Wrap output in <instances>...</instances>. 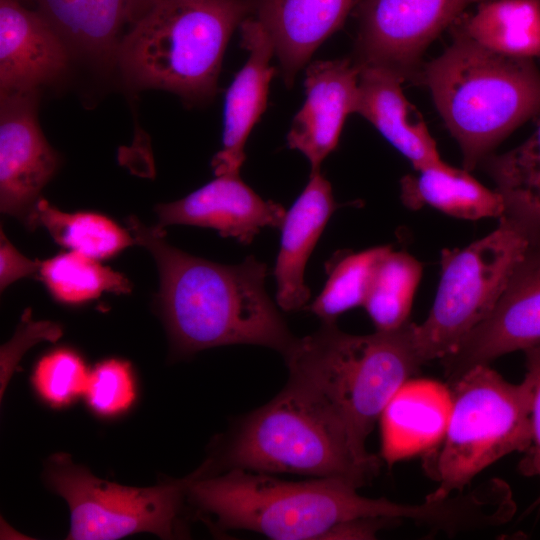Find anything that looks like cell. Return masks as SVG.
Segmentation results:
<instances>
[{
	"label": "cell",
	"instance_id": "18",
	"mask_svg": "<svg viewBox=\"0 0 540 540\" xmlns=\"http://www.w3.org/2000/svg\"><path fill=\"white\" fill-rule=\"evenodd\" d=\"M362 1L256 0L255 18L272 40L287 86Z\"/></svg>",
	"mask_w": 540,
	"mask_h": 540
},
{
	"label": "cell",
	"instance_id": "21",
	"mask_svg": "<svg viewBox=\"0 0 540 540\" xmlns=\"http://www.w3.org/2000/svg\"><path fill=\"white\" fill-rule=\"evenodd\" d=\"M69 49L106 61L117 57L133 0H30Z\"/></svg>",
	"mask_w": 540,
	"mask_h": 540
},
{
	"label": "cell",
	"instance_id": "10",
	"mask_svg": "<svg viewBox=\"0 0 540 540\" xmlns=\"http://www.w3.org/2000/svg\"><path fill=\"white\" fill-rule=\"evenodd\" d=\"M486 0H363L354 62L418 82L422 56L471 4Z\"/></svg>",
	"mask_w": 540,
	"mask_h": 540
},
{
	"label": "cell",
	"instance_id": "19",
	"mask_svg": "<svg viewBox=\"0 0 540 540\" xmlns=\"http://www.w3.org/2000/svg\"><path fill=\"white\" fill-rule=\"evenodd\" d=\"M337 208L330 182L311 171L302 193L281 226V243L274 269L277 305L296 311L307 304L310 290L304 283L305 265L328 220Z\"/></svg>",
	"mask_w": 540,
	"mask_h": 540
},
{
	"label": "cell",
	"instance_id": "17",
	"mask_svg": "<svg viewBox=\"0 0 540 540\" xmlns=\"http://www.w3.org/2000/svg\"><path fill=\"white\" fill-rule=\"evenodd\" d=\"M403 82L391 71L360 67L355 113L368 120L415 170L451 169L441 159L422 116L405 98Z\"/></svg>",
	"mask_w": 540,
	"mask_h": 540
},
{
	"label": "cell",
	"instance_id": "12",
	"mask_svg": "<svg viewBox=\"0 0 540 540\" xmlns=\"http://www.w3.org/2000/svg\"><path fill=\"white\" fill-rule=\"evenodd\" d=\"M0 95V209L27 227L59 156L38 123V91Z\"/></svg>",
	"mask_w": 540,
	"mask_h": 540
},
{
	"label": "cell",
	"instance_id": "1",
	"mask_svg": "<svg viewBox=\"0 0 540 540\" xmlns=\"http://www.w3.org/2000/svg\"><path fill=\"white\" fill-rule=\"evenodd\" d=\"M126 223L135 244L156 262L158 304L176 352L252 344L284 355L293 345L297 338L265 290V263L254 256L237 265L208 261L169 244L157 225L135 216Z\"/></svg>",
	"mask_w": 540,
	"mask_h": 540
},
{
	"label": "cell",
	"instance_id": "11",
	"mask_svg": "<svg viewBox=\"0 0 540 540\" xmlns=\"http://www.w3.org/2000/svg\"><path fill=\"white\" fill-rule=\"evenodd\" d=\"M540 345V237L516 267L493 311L441 359L450 382L478 365Z\"/></svg>",
	"mask_w": 540,
	"mask_h": 540
},
{
	"label": "cell",
	"instance_id": "34",
	"mask_svg": "<svg viewBox=\"0 0 540 540\" xmlns=\"http://www.w3.org/2000/svg\"><path fill=\"white\" fill-rule=\"evenodd\" d=\"M400 521L385 517H364L343 521L330 529L323 539L369 540L387 527Z\"/></svg>",
	"mask_w": 540,
	"mask_h": 540
},
{
	"label": "cell",
	"instance_id": "6",
	"mask_svg": "<svg viewBox=\"0 0 540 540\" xmlns=\"http://www.w3.org/2000/svg\"><path fill=\"white\" fill-rule=\"evenodd\" d=\"M451 409L440 442L425 453L423 468L437 488L425 500L460 493L484 469L531 441V388L514 384L488 365L464 372L449 386Z\"/></svg>",
	"mask_w": 540,
	"mask_h": 540
},
{
	"label": "cell",
	"instance_id": "26",
	"mask_svg": "<svg viewBox=\"0 0 540 540\" xmlns=\"http://www.w3.org/2000/svg\"><path fill=\"white\" fill-rule=\"evenodd\" d=\"M421 263L390 248L379 261L363 307L376 331H391L408 322L422 277Z\"/></svg>",
	"mask_w": 540,
	"mask_h": 540
},
{
	"label": "cell",
	"instance_id": "16",
	"mask_svg": "<svg viewBox=\"0 0 540 540\" xmlns=\"http://www.w3.org/2000/svg\"><path fill=\"white\" fill-rule=\"evenodd\" d=\"M239 27L248 59L226 93L222 149L212 159L216 176L239 173L245 160L246 141L267 107L275 73L270 65L274 46L261 23L250 16Z\"/></svg>",
	"mask_w": 540,
	"mask_h": 540
},
{
	"label": "cell",
	"instance_id": "22",
	"mask_svg": "<svg viewBox=\"0 0 540 540\" xmlns=\"http://www.w3.org/2000/svg\"><path fill=\"white\" fill-rule=\"evenodd\" d=\"M400 187L403 204L413 210L429 206L467 220L500 218L505 211L500 194L483 186L465 169L416 170L402 177Z\"/></svg>",
	"mask_w": 540,
	"mask_h": 540
},
{
	"label": "cell",
	"instance_id": "2",
	"mask_svg": "<svg viewBox=\"0 0 540 540\" xmlns=\"http://www.w3.org/2000/svg\"><path fill=\"white\" fill-rule=\"evenodd\" d=\"M415 323L373 334H348L323 323L296 339L284 354L286 385L307 402L347 442L358 462L379 468L366 441L395 392L424 364Z\"/></svg>",
	"mask_w": 540,
	"mask_h": 540
},
{
	"label": "cell",
	"instance_id": "25",
	"mask_svg": "<svg viewBox=\"0 0 540 540\" xmlns=\"http://www.w3.org/2000/svg\"><path fill=\"white\" fill-rule=\"evenodd\" d=\"M38 226L46 228L57 244L96 260L111 258L135 244L128 229L105 215L64 212L44 199L38 200L27 228Z\"/></svg>",
	"mask_w": 540,
	"mask_h": 540
},
{
	"label": "cell",
	"instance_id": "4",
	"mask_svg": "<svg viewBox=\"0 0 540 540\" xmlns=\"http://www.w3.org/2000/svg\"><path fill=\"white\" fill-rule=\"evenodd\" d=\"M255 9L256 0L159 1L121 39L117 58L125 77L189 103L211 99L228 41Z\"/></svg>",
	"mask_w": 540,
	"mask_h": 540
},
{
	"label": "cell",
	"instance_id": "28",
	"mask_svg": "<svg viewBox=\"0 0 540 540\" xmlns=\"http://www.w3.org/2000/svg\"><path fill=\"white\" fill-rule=\"evenodd\" d=\"M390 246L370 248L360 252H341L326 263L328 279L310 311L323 323L357 306H363L373 275Z\"/></svg>",
	"mask_w": 540,
	"mask_h": 540
},
{
	"label": "cell",
	"instance_id": "8",
	"mask_svg": "<svg viewBox=\"0 0 540 540\" xmlns=\"http://www.w3.org/2000/svg\"><path fill=\"white\" fill-rule=\"evenodd\" d=\"M498 227L463 249H445L441 278L426 320L415 325L424 363L456 351L495 308L532 238L501 217Z\"/></svg>",
	"mask_w": 540,
	"mask_h": 540
},
{
	"label": "cell",
	"instance_id": "15",
	"mask_svg": "<svg viewBox=\"0 0 540 540\" xmlns=\"http://www.w3.org/2000/svg\"><path fill=\"white\" fill-rule=\"evenodd\" d=\"M69 47L36 10L0 0V91H38L68 69Z\"/></svg>",
	"mask_w": 540,
	"mask_h": 540
},
{
	"label": "cell",
	"instance_id": "23",
	"mask_svg": "<svg viewBox=\"0 0 540 540\" xmlns=\"http://www.w3.org/2000/svg\"><path fill=\"white\" fill-rule=\"evenodd\" d=\"M453 26L494 52L528 59L540 56V0H486Z\"/></svg>",
	"mask_w": 540,
	"mask_h": 540
},
{
	"label": "cell",
	"instance_id": "32",
	"mask_svg": "<svg viewBox=\"0 0 540 540\" xmlns=\"http://www.w3.org/2000/svg\"><path fill=\"white\" fill-rule=\"evenodd\" d=\"M61 336V328L53 322L40 321L34 322L30 317V312H26L22 324L19 327L14 338L2 347L1 366L2 382L15 366L23 352L33 344L41 340H56Z\"/></svg>",
	"mask_w": 540,
	"mask_h": 540
},
{
	"label": "cell",
	"instance_id": "20",
	"mask_svg": "<svg viewBox=\"0 0 540 540\" xmlns=\"http://www.w3.org/2000/svg\"><path fill=\"white\" fill-rule=\"evenodd\" d=\"M451 409L450 388L429 379H409L379 418L382 457L392 465L428 452L442 439Z\"/></svg>",
	"mask_w": 540,
	"mask_h": 540
},
{
	"label": "cell",
	"instance_id": "29",
	"mask_svg": "<svg viewBox=\"0 0 540 540\" xmlns=\"http://www.w3.org/2000/svg\"><path fill=\"white\" fill-rule=\"evenodd\" d=\"M90 370L82 356L68 347L45 353L36 362L31 383L50 407L61 409L84 396Z\"/></svg>",
	"mask_w": 540,
	"mask_h": 540
},
{
	"label": "cell",
	"instance_id": "30",
	"mask_svg": "<svg viewBox=\"0 0 540 540\" xmlns=\"http://www.w3.org/2000/svg\"><path fill=\"white\" fill-rule=\"evenodd\" d=\"M137 396L136 379L129 362L109 358L90 370L84 394L90 410L104 418L126 413Z\"/></svg>",
	"mask_w": 540,
	"mask_h": 540
},
{
	"label": "cell",
	"instance_id": "33",
	"mask_svg": "<svg viewBox=\"0 0 540 540\" xmlns=\"http://www.w3.org/2000/svg\"><path fill=\"white\" fill-rule=\"evenodd\" d=\"M41 262L21 254L9 241L3 229L0 231V288L6 289L13 282L39 271Z\"/></svg>",
	"mask_w": 540,
	"mask_h": 540
},
{
	"label": "cell",
	"instance_id": "7",
	"mask_svg": "<svg viewBox=\"0 0 540 540\" xmlns=\"http://www.w3.org/2000/svg\"><path fill=\"white\" fill-rule=\"evenodd\" d=\"M225 463L267 474L340 478L358 488L379 470L359 463L345 439L288 387L244 419Z\"/></svg>",
	"mask_w": 540,
	"mask_h": 540
},
{
	"label": "cell",
	"instance_id": "24",
	"mask_svg": "<svg viewBox=\"0 0 540 540\" xmlns=\"http://www.w3.org/2000/svg\"><path fill=\"white\" fill-rule=\"evenodd\" d=\"M533 133L503 154L487 156L481 164L503 199L505 217L532 239L540 237V114ZM501 218V217H500Z\"/></svg>",
	"mask_w": 540,
	"mask_h": 540
},
{
	"label": "cell",
	"instance_id": "9",
	"mask_svg": "<svg viewBox=\"0 0 540 540\" xmlns=\"http://www.w3.org/2000/svg\"><path fill=\"white\" fill-rule=\"evenodd\" d=\"M196 474L154 487H128L99 479L59 454L51 459L47 481L68 504V539L113 540L140 532L168 539Z\"/></svg>",
	"mask_w": 540,
	"mask_h": 540
},
{
	"label": "cell",
	"instance_id": "31",
	"mask_svg": "<svg viewBox=\"0 0 540 540\" xmlns=\"http://www.w3.org/2000/svg\"><path fill=\"white\" fill-rule=\"evenodd\" d=\"M524 352L527 368L525 378L531 388V441L519 463V470L525 476L540 478V345Z\"/></svg>",
	"mask_w": 540,
	"mask_h": 540
},
{
	"label": "cell",
	"instance_id": "3",
	"mask_svg": "<svg viewBox=\"0 0 540 540\" xmlns=\"http://www.w3.org/2000/svg\"><path fill=\"white\" fill-rule=\"evenodd\" d=\"M451 45L422 66L425 84L473 170L515 128L540 114V71L533 59L503 55L454 31Z\"/></svg>",
	"mask_w": 540,
	"mask_h": 540
},
{
	"label": "cell",
	"instance_id": "35",
	"mask_svg": "<svg viewBox=\"0 0 540 540\" xmlns=\"http://www.w3.org/2000/svg\"><path fill=\"white\" fill-rule=\"evenodd\" d=\"M159 1L161 0H133L129 12V23L134 22Z\"/></svg>",
	"mask_w": 540,
	"mask_h": 540
},
{
	"label": "cell",
	"instance_id": "27",
	"mask_svg": "<svg viewBox=\"0 0 540 540\" xmlns=\"http://www.w3.org/2000/svg\"><path fill=\"white\" fill-rule=\"evenodd\" d=\"M38 272L52 297L64 304H82L104 292H131V284L122 273L74 251L42 261Z\"/></svg>",
	"mask_w": 540,
	"mask_h": 540
},
{
	"label": "cell",
	"instance_id": "14",
	"mask_svg": "<svg viewBox=\"0 0 540 540\" xmlns=\"http://www.w3.org/2000/svg\"><path fill=\"white\" fill-rule=\"evenodd\" d=\"M360 67L350 59L315 61L307 67L306 99L287 135L291 149L301 152L311 171L337 147L347 116L355 113Z\"/></svg>",
	"mask_w": 540,
	"mask_h": 540
},
{
	"label": "cell",
	"instance_id": "5",
	"mask_svg": "<svg viewBox=\"0 0 540 540\" xmlns=\"http://www.w3.org/2000/svg\"><path fill=\"white\" fill-rule=\"evenodd\" d=\"M208 467L206 462L198 469L187 495L221 528L254 531L274 540H319L343 521L389 513V500L364 497L344 479L292 482L238 468L203 477Z\"/></svg>",
	"mask_w": 540,
	"mask_h": 540
},
{
	"label": "cell",
	"instance_id": "13",
	"mask_svg": "<svg viewBox=\"0 0 540 540\" xmlns=\"http://www.w3.org/2000/svg\"><path fill=\"white\" fill-rule=\"evenodd\" d=\"M159 228L192 225L216 230L249 244L265 227L281 228L286 211L264 200L240 178L239 173L218 175L179 200L156 206Z\"/></svg>",
	"mask_w": 540,
	"mask_h": 540
}]
</instances>
